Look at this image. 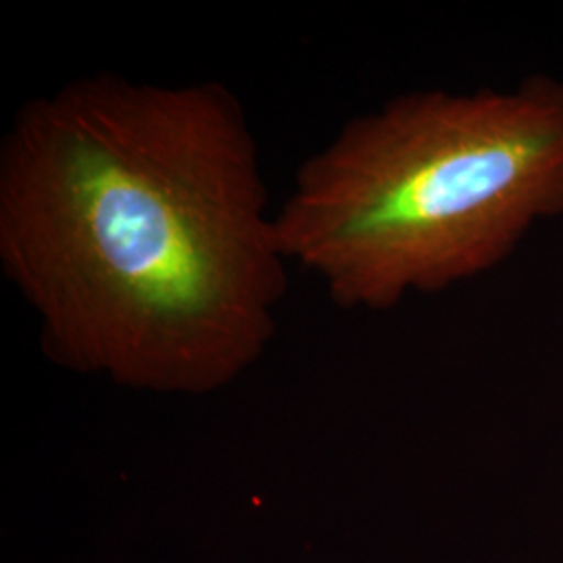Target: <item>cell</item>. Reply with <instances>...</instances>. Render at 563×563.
Returning a JSON list of instances; mask_svg holds the SVG:
<instances>
[{"label": "cell", "instance_id": "cell-2", "mask_svg": "<svg viewBox=\"0 0 563 563\" xmlns=\"http://www.w3.org/2000/svg\"><path fill=\"white\" fill-rule=\"evenodd\" d=\"M563 216V80L407 90L299 165L276 209L290 265L384 313L501 267Z\"/></svg>", "mask_w": 563, "mask_h": 563}, {"label": "cell", "instance_id": "cell-1", "mask_svg": "<svg viewBox=\"0 0 563 563\" xmlns=\"http://www.w3.org/2000/svg\"><path fill=\"white\" fill-rule=\"evenodd\" d=\"M288 267L260 142L222 81L81 76L0 142V269L55 362L211 390L274 339Z\"/></svg>", "mask_w": 563, "mask_h": 563}]
</instances>
